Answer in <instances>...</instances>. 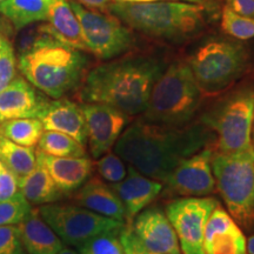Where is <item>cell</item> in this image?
Wrapping results in <instances>:
<instances>
[{"label":"cell","mask_w":254,"mask_h":254,"mask_svg":"<svg viewBox=\"0 0 254 254\" xmlns=\"http://www.w3.org/2000/svg\"><path fill=\"white\" fill-rule=\"evenodd\" d=\"M213 139L201 122L176 127L140 119L124 129L114 152L140 173L163 183L183 160Z\"/></svg>","instance_id":"obj_1"},{"label":"cell","mask_w":254,"mask_h":254,"mask_svg":"<svg viewBox=\"0 0 254 254\" xmlns=\"http://www.w3.org/2000/svg\"><path fill=\"white\" fill-rule=\"evenodd\" d=\"M165 71V62L154 56H128L101 64L88 71L79 98L82 103L112 106L127 116L147 106L154 84Z\"/></svg>","instance_id":"obj_2"},{"label":"cell","mask_w":254,"mask_h":254,"mask_svg":"<svg viewBox=\"0 0 254 254\" xmlns=\"http://www.w3.org/2000/svg\"><path fill=\"white\" fill-rule=\"evenodd\" d=\"M18 67L38 91L52 99L65 97L81 86L88 58L82 51L63 45L39 26L31 49L18 56Z\"/></svg>","instance_id":"obj_3"},{"label":"cell","mask_w":254,"mask_h":254,"mask_svg":"<svg viewBox=\"0 0 254 254\" xmlns=\"http://www.w3.org/2000/svg\"><path fill=\"white\" fill-rule=\"evenodd\" d=\"M107 9L127 27L146 36L167 40H183L205 26L206 9L184 1L110 2Z\"/></svg>","instance_id":"obj_4"},{"label":"cell","mask_w":254,"mask_h":254,"mask_svg":"<svg viewBox=\"0 0 254 254\" xmlns=\"http://www.w3.org/2000/svg\"><path fill=\"white\" fill-rule=\"evenodd\" d=\"M202 95L189 63L178 60L154 84L142 119L167 126L189 125L200 109Z\"/></svg>","instance_id":"obj_5"},{"label":"cell","mask_w":254,"mask_h":254,"mask_svg":"<svg viewBox=\"0 0 254 254\" xmlns=\"http://www.w3.org/2000/svg\"><path fill=\"white\" fill-rule=\"evenodd\" d=\"M212 171L215 189L241 230L254 227V146L234 153L214 151Z\"/></svg>","instance_id":"obj_6"},{"label":"cell","mask_w":254,"mask_h":254,"mask_svg":"<svg viewBox=\"0 0 254 254\" xmlns=\"http://www.w3.org/2000/svg\"><path fill=\"white\" fill-rule=\"evenodd\" d=\"M250 55L238 40L211 39L199 46L189 60L204 95H214L236 82L249 67Z\"/></svg>","instance_id":"obj_7"},{"label":"cell","mask_w":254,"mask_h":254,"mask_svg":"<svg viewBox=\"0 0 254 254\" xmlns=\"http://www.w3.org/2000/svg\"><path fill=\"white\" fill-rule=\"evenodd\" d=\"M204 125L217 135L215 151L234 153L252 145L254 122V88L241 87L232 92L206 112Z\"/></svg>","instance_id":"obj_8"},{"label":"cell","mask_w":254,"mask_h":254,"mask_svg":"<svg viewBox=\"0 0 254 254\" xmlns=\"http://www.w3.org/2000/svg\"><path fill=\"white\" fill-rule=\"evenodd\" d=\"M37 208L44 220L62 239L64 245L75 249L101 234L120 233L126 224L94 213L74 202L58 201Z\"/></svg>","instance_id":"obj_9"},{"label":"cell","mask_w":254,"mask_h":254,"mask_svg":"<svg viewBox=\"0 0 254 254\" xmlns=\"http://www.w3.org/2000/svg\"><path fill=\"white\" fill-rule=\"evenodd\" d=\"M69 5L80 23L87 52L101 60H111L131 50L133 33L116 15L85 7L75 0H69Z\"/></svg>","instance_id":"obj_10"},{"label":"cell","mask_w":254,"mask_h":254,"mask_svg":"<svg viewBox=\"0 0 254 254\" xmlns=\"http://www.w3.org/2000/svg\"><path fill=\"white\" fill-rule=\"evenodd\" d=\"M218 204L217 199L209 196H184L166 206L165 213L176 231L183 254H206V224Z\"/></svg>","instance_id":"obj_11"},{"label":"cell","mask_w":254,"mask_h":254,"mask_svg":"<svg viewBox=\"0 0 254 254\" xmlns=\"http://www.w3.org/2000/svg\"><path fill=\"white\" fill-rule=\"evenodd\" d=\"M213 142L183 160L163 182V190L168 196H208L215 190L212 171Z\"/></svg>","instance_id":"obj_12"},{"label":"cell","mask_w":254,"mask_h":254,"mask_svg":"<svg viewBox=\"0 0 254 254\" xmlns=\"http://www.w3.org/2000/svg\"><path fill=\"white\" fill-rule=\"evenodd\" d=\"M80 106L86 122V144L92 158L98 159L112 151L131 117L109 105L82 103Z\"/></svg>","instance_id":"obj_13"},{"label":"cell","mask_w":254,"mask_h":254,"mask_svg":"<svg viewBox=\"0 0 254 254\" xmlns=\"http://www.w3.org/2000/svg\"><path fill=\"white\" fill-rule=\"evenodd\" d=\"M129 226L146 249L160 254H183L176 231L161 208L146 207Z\"/></svg>","instance_id":"obj_14"},{"label":"cell","mask_w":254,"mask_h":254,"mask_svg":"<svg viewBox=\"0 0 254 254\" xmlns=\"http://www.w3.org/2000/svg\"><path fill=\"white\" fill-rule=\"evenodd\" d=\"M204 250L206 254H247L245 234L220 204L206 224Z\"/></svg>","instance_id":"obj_15"},{"label":"cell","mask_w":254,"mask_h":254,"mask_svg":"<svg viewBox=\"0 0 254 254\" xmlns=\"http://www.w3.org/2000/svg\"><path fill=\"white\" fill-rule=\"evenodd\" d=\"M109 185L125 207L127 225H131L136 215L161 194L164 187L163 183L140 173L131 165H128L126 177L122 182Z\"/></svg>","instance_id":"obj_16"},{"label":"cell","mask_w":254,"mask_h":254,"mask_svg":"<svg viewBox=\"0 0 254 254\" xmlns=\"http://www.w3.org/2000/svg\"><path fill=\"white\" fill-rule=\"evenodd\" d=\"M49 99L24 77H15L0 91V124L13 119L38 118Z\"/></svg>","instance_id":"obj_17"},{"label":"cell","mask_w":254,"mask_h":254,"mask_svg":"<svg viewBox=\"0 0 254 254\" xmlns=\"http://www.w3.org/2000/svg\"><path fill=\"white\" fill-rule=\"evenodd\" d=\"M37 159L51 178L66 196L72 195L92 177L93 163L87 155L85 157H53L36 150Z\"/></svg>","instance_id":"obj_18"},{"label":"cell","mask_w":254,"mask_h":254,"mask_svg":"<svg viewBox=\"0 0 254 254\" xmlns=\"http://www.w3.org/2000/svg\"><path fill=\"white\" fill-rule=\"evenodd\" d=\"M45 131L65 133L82 145L87 142L86 122L81 106L67 98L49 100L38 117Z\"/></svg>","instance_id":"obj_19"},{"label":"cell","mask_w":254,"mask_h":254,"mask_svg":"<svg viewBox=\"0 0 254 254\" xmlns=\"http://www.w3.org/2000/svg\"><path fill=\"white\" fill-rule=\"evenodd\" d=\"M73 202L114 220L125 222L126 212L122 200L107 183L90 178L72 194Z\"/></svg>","instance_id":"obj_20"},{"label":"cell","mask_w":254,"mask_h":254,"mask_svg":"<svg viewBox=\"0 0 254 254\" xmlns=\"http://www.w3.org/2000/svg\"><path fill=\"white\" fill-rule=\"evenodd\" d=\"M17 227L26 254H58L65 246L38 208H32Z\"/></svg>","instance_id":"obj_21"},{"label":"cell","mask_w":254,"mask_h":254,"mask_svg":"<svg viewBox=\"0 0 254 254\" xmlns=\"http://www.w3.org/2000/svg\"><path fill=\"white\" fill-rule=\"evenodd\" d=\"M46 21L44 27L56 40L74 50L87 52L80 23L67 0H55Z\"/></svg>","instance_id":"obj_22"},{"label":"cell","mask_w":254,"mask_h":254,"mask_svg":"<svg viewBox=\"0 0 254 254\" xmlns=\"http://www.w3.org/2000/svg\"><path fill=\"white\" fill-rule=\"evenodd\" d=\"M18 183L20 193L33 207L58 202L66 196L57 187L49 171L38 159L33 170L18 180Z\"/></svg>","instance_id":"obj_23"},{"label":"cell","mask_w":254,"mask_h":254,"mask_svg":"<svg viewBox=\"0 0 254 254\" xmlns=\"http://www.w3.org/2000/svg\"><path fill=\"white\" fill-rule=\"evenodd\" d=\"M55 0H2L0 13L20 31L39 21H46Z\"/></svg>","instance_id":"obj_24"},{"label":"cell","mask_w":254,"mask_h":254,"mask_svg":"<svg viewBox=\"0 0 254 254\" xmlns=\"http://www.w3.org/2000/svg\"><path fill=\"white\" fill-rule=\"evenodd\" d=\"M0 161L20 180L36 166V148L15 144L0 135Z\"/></svg>","instance_id":"obj_25"},{"label":"cell","mask_w":254,"mask_h":254,"mask_svg":"<svg viewBox=\"0 0 254 254\" xmlns=\"http://www.w3.org/2000/svg\"><path fill=\"white\" fill-rule=\"evenodd\" d=\"M44 131L38 118L13 119L0 124V135L26 147H36Z\"/></svg>","instance_id":"obj_26"},{"label":"cell","mask_w":254,"mask_h":254,"mask_svg":"<svg viewBox=\"0 0 254 254\" xmlns=\"http://www.w3.org/2000/svg\"><path fill=\"white\" fill-rule=\"evenodd\" d=\"M38 151L53 157H85L86 147L73 136L57 131H44L38 142Z\"/></svg>","instance_id":"obj_27"},{"label":"cell","mask_w":254,"mask_h":254,"mask_svg":"<svg viewBox=\"0 0 254 254\" xmlns=\"http://www.w3.org/2000/svg\"><path fill=\"white\" fill-rule=\"evenodd\" d=\"M221 28L225 33L237 40L252 39L254 38V18L234 13L225 5L221 14Z\"/></svg>","instance_id":"obj_28"},{"label":"cell","mask_w":254,"mask_h":254,"mask_svg":"<svg viewBox=\"0 0 254 254\" xmlns=\"http://www.w3.org/2000/svg\"><path fill=\"white\" fill-rule=\"evenodd\" d=\"M95 160V170L101 179L107 184L119 183L126 177L127 168L123 159L116 152L110 151Z\"/></svg>","instance_id":"obj_29"},{"label":"cell","mask_w":254,"mask_h":254,"mask_svg":"<svg viewBox=\"0 0 254 254\" xmlns=\"http://www.w3.org/2000/svg\"><path fill=\"white\" fill-rule=\"evenodd\" d=\"M79 254H124L119 233H105L94 237L78 247Z\"/></svg>","instance_id":"obj_30"},{"label":"cell","mask_w":254,"mask_h":254,"mask_svg":"<svg viewBox=\"0 0 254 254\" xmlns=\"http://www.w3.org/2000/svg\"><path fill=\"white\" fill-rule=\"evenodd\" d=\"M33 208L30 202L19 194L6 201H0V226L18 225Z\"/></svg>","instance_id":"obj_31"},{"label":"cell","mask_w":254,"mask_h":254,"mask_svg":"<svg viewBox=\"0 0 254 254\" xmlns=\"http://www.w3.org/2000/svg\"><path fill=\"white\" fill-rule=\"evenodd\" d=\"M17 53L7 38L0 36V91L15 78Z\"/></svg>","instance_id":"obj_32"},{"label":"cell","mask_w":254,"mask_h":254,"mask_svg":"<svg viewBox=\"0 0 254 254\" xmlns=\"http://www.w3.org/2000/svg\"><path fill=\"white\" fill-rule=\"evenodd\" d=\"M0 254H26L17 225L0 226Z\"/></svg>","instance_id":"obj_33"},{"label":"cell","mask_w":254,"mask_h":254,"mask_svg":"<svg viewBox=\"0 0 254 254\" xmlns=\"http://www.w3.org/2000/svg\"><path fill=\"white\" fill-rule=\"evenodd\" d=\"M21 194L18 178L0 161V201L11 200Z\"/></svg>","instance_id":"obj_34"},{"label":"cell","mask_w":254,"mask_h":254,"mask_svg":"<svg viewBox=\"0 0 254 254\" xmlns=\"http://www.w3.org/2000/svg\"><path fill=\"white\" fill-rule=\"evenodd\" d=\"M119 239L123 245L124 254H160L146 249L140 241L138 240L135 234L133 233L131 226L127 224H125V226L120 231Z\"/></svg>","instance_id":"obj_35"},{"label":"cell","mask_w":254,"mask_h":254,"mask_svg":"<svg viewBox=\"0 0 254 254\" xmlns=\"http://www.w3.org/2000/svg\"><path fill=\"white\" fill-rule=\"evenodd\" d=\"M226 6L234 13L254 18V0H226Z\"/></svg>","instance_id":"obj_36"},{"label":"cell","mask_w":254,"mask_h":254,"mask_svg":"<svg viewBox=\"0 0 254 254\" xmlns=\"http://www.w3.org/2000/svg\"><path fill=\"white\" fill-rule=\"evenodd\" d=\"M75 1L84 5L85 7L99 9V11H105L110 5V0H75Z\"/></svg>","instance_id":"obj_37"},{"label":"cell","mask_w":254,"mask_h":254,"mask_svg":"<svg viewBox=\"0 0 254 254\" xmlns=\"http://www.w3.org/2000/svg\"><path fill=\"white\" fill-rule=\"evenodd\" d=\"M171 1H179V0H171ZM182 1L200 5L202 7H205L207 11H213L217 7V1L215 0H182Z\"/></svg>","instance_id":"obj_38"},{"label":"cell","mask_w":254,"mask_h":254,"mask_svg":"<svg viewBox=\"0 0 254 254\" xmlns=\"http://www.w3.org/2000/svg\"><path fill=\"white\" fill-rule=\"evenodd\" d=\"M247 253L254 254V236L250 237V239L247 240Z\"/></svg>","instance_id":"obj_39"},{"label":"cell","mask_w":254,"mask_h":254,"mask_svg":"<svg viewBox=\"0 0 254 254\" xmlns=\"http://www.w3.org/2000/svg\"><path fill=\"white\" fill-rule=\"evenodd\" d=\"M58 254H79V252H77V251H75V250L71 249V247H69V246H66L65 245V246L63 247V250L60 251Z\"/></svg>","instance_id":"obj_40"},{"label":"cell","mask_w":254,"mask_h":254,"mask_svg":"<svg viewBox=\"0 0 254 254\" xmlns=\"http://www.w3.org/2000/svg\"><path fill=\"white\" fill-rule=\"evenodd\" d=\"M119 2H152V1H159V0H116Z\"/></svg>","instance_id":"obj_41"},{"label":"cell","mask_w":254,"mask_h":254,"mask_svg":"<svg viewBox=\"0 0 254 254\" xmlns=\"http://www.w3.org/2000/svg\"><path fill=\"white\" fill-rule=\"evenodd\" d=\"M0 1H2V0H0Z\"/></svg>","instance_id":"obj_42"}]
</instances>
